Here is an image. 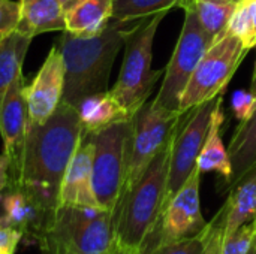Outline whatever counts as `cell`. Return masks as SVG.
Wrapping results in <instances>:
<instances>
[{
	"label": "cell",
	"instance_id": "cell-1",
	"mask_svg": "<svg viewBox=\"0 0 256 254\" xmlns=\"http://www.w3.org/2000/svg\"><path fill=\"white\" fill-rule=\"evenodd\" d=\"M82 138V127L74 105L60 102L44 123H30L16 166L10 171L8 189H18L46 211L58 208L63 175Z\"/></svg>",
	"mask_w": 256,
	"mask_h": 254
},
{
	"label": "cell",
	"instance_id": "cell-2",
	"mask_svg": "<svg viewBox=\"0 0 256 254\" xmlns=\"http://www.w3.org/2000/svg\"><path fill=\"white\" fill-rule=\"evenodd\" d=\"M172 138L118 199L114 210V228L120 252L141 254L159 225L165 204Z\"/></svg>",
	"mask_w": 256,
	"mask_h": 254
},
{
	"label": "cell",
	"instance_id": "cell-3",
	"mask_svg": "<svg viewBox=\"0 0 256 254\" xmlns=\"http://www.w3.org/2000/svg\"><path fill=\"white\" fill-rule=\"evenodd\" d=\"M126 24L111 19L102 33L92 37L62 31L57 46L64 61L63 102L75 106L81 99L108 90L112 64L124 45Z\"/></svg>",
	"mask_w": 256,
	"mask_h": 254
},
{
	"label": "cell",
	"instance_id": "cell-4",
	"mask_svg": "<svg viewBox=\"0 0 256 254\" xmlns=\"http://www.w3.org/2000/svg\"><path fill=\"white\" fill-rule=\"evenodd\" d=\"M38 244L40 254H116L114 211L60 205Z\"/></svg>",
	"mask_w": 256,
	"mask_h": 254
},
{
	"label": "cell",
	"instance_id": "cell-5",
	"mask_svg": "<svg viewBox=\"0 0 256 254\" xmlns=\"http://www.w3.org/2000/svg\"><path fill=\"white\" fill-rule=\"evenodd\" d=\"M166 12L138 19L136 25L126 28L124 55L118 78L110 90L129 118L148 100L160 79V70L152 67L153 42Z\"/></svg>",
	"mask_w": 256,
	"mask_h": 254
},
{
	"label": "cell",
	"instance_id": "cell-6",
	"mask_svg": "<svg viewBox=\"0 0 256 254\" xmlns=\"http://www.w3.org/2000/svg\"><path fill=\"white\" fill-rule=\"evenodd\" d=\"M183 114L182 111L166 109L154 99L147 100L134 114L123 192L135 184L153 157L171 141Z\"/></svg>",
	"mask_w": 256,
	"mask_h": 254
},
{
	"label": "cell",
	"instance_id": "cell-7",
	"mask_svg": "<svg viewBox=\"0 0 256 254\" xmlns=\"http://www.w3.org/2000/svg\"><path fill=\"white\" fill-rule=\"evenodd\" d=\"M130 120L114 123L92 135L93 192L99 207L114 211L122 196L128 166Z\"/></svg>",
	"mask_w": 256,
	"mask_h": 254
},
{
	"label": "cell",
	"instance_id": "cell-8",
	"mask_svg": "<svg viewBox=\"0 0 256 254\" xmlns=\"http://www.w3.org/2000/svg\"><path fill=\"white\" fill-rule=\"evenodd\" d=\"M248 51L244 43L230 33L218 39L198 63L183 93L180 111H189L224 93Z\"/></svg>",
	"mask_w": 256,
	"mask_h": 254
},
{
	"label": "cell",
	"instance_id": "cell-9",
	"mask_svg": "<svg viewBox=\"0 0 256 254\" xmlns=\"http://www.w3.org/2000/svg\"><path fill=\"white\" fill-rule=\"evenodd\" d=\"M184 9L183 27L171 55V60L164 72L160 90L154 100L171 111H180L183 93L207 49L213 45V39L201 27L196 13L189 7Z\"/></svg>",
	"mask_w": 256,
	"mask_h": 254
},
{
	"label": "cell",
	"instance_id": "cell-10",
	"mask_svg": "<svg viewBox=\"0 0 256 254\" xmlns=\"http://www.w3.org/2000/svg\"><path fill=\"white\" fill-rule=\"evenodd\" d=\"M224 93L218 94L214 99L207 100L189 111H184L186 120L183 121L184 118V114H183L182 121L178 123L174 138H172L170 174H168L164 208L170 202V199L178 192V189L188 181L192 172L196 169V162H198L201 148L204 145L208 127H210L213 111L219 99L224 97Z\"/></svg>",
	"mask_w": 256,
	"mask_h": 254
},
{
	"label": "cell",
	"instance_id": "cell-11",
	"mask_svg": "<svg viewBox=\"0 0 256 254\" xmlns=\"http://www.w3.org/2000/svg\"><path fill=\"white\" fill-rule=\"evenodd\" d=\"M200 184L201 171L196 168L188 178V181L165 205L159 225L146 243L142 252L158 244H166L188 237H194L207 226V222L204 220L201 211Z\"/></svg>",
	"mask_w": 256,
	"mask_h": 254
},
{
	"label": "cell",
	"instance_id": "cell-12",
	"mask_svg": "<svg viewBox=\"0 0 256 254\" xmlns=\"http://www.w3.org/2000/svg\"><path fill=\"white\" fill-rule=\"evenodd\" d=\"M64 91V61L57 45H54L40 69L28 85H24V96L30 123H44L60 105Z\"/></svg>",
	"mask_w": 256,
	"mask_h": 254
},
{
	"label": "cell",
	"instance_id": "cell-13",
	"mask_svg": "<svg viewBox=\"0 0 256 254\" xmlns=\"http://www.w3.org/2000/svg\"><path fill=\"white\" fill-rule=\"evenodd\" d=\"M60 205L99 207L93 192V141L90 133H82L81 142L63 175L58 193Z\"/></svg>",
	"mask_w": 256,
	"mask_h": 254
},
{
	"label": "cell",
	"instance_id": "cell-14",
	"mask_svg": "<svg viewBox=\"0 0 256 254\" xmlns=\"http://www.w3.org/2000/svg\"><path fill=\"white\" fill-rule=\"evenodd\" d=\"M26 79L22 72L8 88L0 105V136L3 153L10 157V171L16 166L28 127V109L24 96Z\"/></svg>",
	"mask_w": 256,
	"mask_h": 254
},
{
	"label": "cell",
	"instance_id": "cell-15",
	"mask_svg": "<svg viewBox=\"0 0 256 254\" xmlns=\"http://www.w3.org/2000/svg\"><path fill=\"white\" fill-rule=\"evenodd\" d=\"M3 222L38 243L45 229L52 222L56 213L46 211L33 198L18 189H8L3 193Z\"/></svg>",
	"mask_w": 256,
	"mask_h": 254
},
{
	"label": "cell",
	"instance_id": "cell-16",
	"mask_svg": "<svg viewBox=\"0 0 256 254\" xmlns=\"http://www.w3.org/2000/svg\"><path fill=\"white\" fill-rule=\"evenodd\" d=\"M222 228V240L256 219V165L230 187V196L213 217Z\"/></svg>",
	"mask_w": 256,
	"mask_h": 254
},
{
	"label": "cell",
	"instance_id": "cell-17",
	"mask_svg": "<svg viewBox=\"0 0 256 254\" xmlns=\"http://www.w3.org/2000/svg\"><path fill=\"white\" fill-rule=\"evenodd\" d=\"M16 31L27 37L48 31H64L66 12L58 0H20Z\"/></svg>",
	"mask_w": 256,
	"mask_h": 254
},
{
	"label": "cell",
	"instance_id": "cell-18",
	"mask_svg": "<svg viewBox=\"0 0 256 254\" xmlns=\"http://www.w3.org/2000/svg\"><path fill=\"white\" fill-rule=\"evenodd\" d=\"M222 102L224 97L219 99L213 115L210 121V127L204 141V145L201 148L196 168L204 172H216L222 175L224 178V187H228L231 183V175H232V168H231V160L228 154V148H225L224 141H222V124L225 120L224 109H222Z\"/></svg>",
	"mask_w": 256,
	"mask_h": 254
},
{
	"label": "cell",
	"instance_id": "cell-19",
	"mask_svg": "<svg viewBox=\"0 0 256 254\" xmlns=\"http://www.w3.org/2000/svg\"><path fill=\"white\" fill-rule=\"evenodd\" d=\"M82 133H96L114 123L130 120L110 90L90 94L76 105Z\"/></svg>",
	"mask_w": 256,
	"mask_h": 254
},
{
	"label": "cell",
	"instance_id": "cell-20",
	"mask_svg": "<svg viewBox=\"0 0 256 254\" xmlns=\"http://www.w3.org/2000/svg\"><path fill=\"white\" fill-rule=\"evenodd\" d=\"M112 19V0H82L66 12V31L80 37L102 33Z\"/></svg>",
	"mask_w": 256,
	"mask_h": 254
},
{
	"label": "cell",
	"instance_id": "cell-21",
	"mask_svg": "<svg viewBox=\"0 0 256 254\" xmlns=\"http://www.w3.org/2000/svg\"><path fill=\"white\" fill-rule=\"evenodd\" d=\"M228 154L231 160L232 175L226 190H230L231 186L243 178L244 174L256 165V106L254 114L246 121L238 123L230 141Z\"/></svg>",
	"mask_w": 256,
	"mask_h": 254
},
{
	"label": "cell",
	"instance_id": "cell-22",
	"mask_svg": "<svg viewBox=\"0 0 256 254\" xmlns=\"http://www.w3.org/2000/svg\"><path fill=\"white\" fill-rule=\"evenodd\" d=\"M32 40V37L15 30L0 42V105L10 84L22 72V63Z\"/></svg>",
	"mask_w": 256,
	"mask_h": 254
},
{
	"label": "cell",
	"instance_id": "cell-23",
	"mask_svg": "<svg viewBox=\"0 0 256 254\" xmlns=\"http://www.w3.org/2000/svg\"><path fill=\"white\" fill-rule=\"evenodd\" d=\"M189 6L204 28V31L213 39V43L226 33L228 21L236 9L231 3H216L208 0H186L182 7Z\"/></svg>",
	"mask_w": 256,
	"mask_h": 254
},
{
	"label": "cell",
	"instance_id": "cell-24",
	"mask_svg": "<svg viewBox=\"0 0 256 254\" xmlns=\"http://www.w3.org/2000/svg\"><path fill=\"white\" fill-rule=\"evenodd\" d=\"M186 0H112V19L120 22L138 21L156 13L182 7Z\"/></svg>",
	"mask_w": 256,
	"mask_h": 254
},
{
	"label": "cell",
	"instance_id": "cell-25",
	"mask_svg": "<svg viewBox=\"0 0 256 254\" xmlns=\"http://www.w3.org/2000/svg\"><path fill=\"white\" fill-rule=\"evenodd\" d=\"M216 229L218 225L214 220H212L200 234L194 237H188L166 244H158L152 249H147L141 254H206Z\"/></svg>",
	"mask_w": 256,
	"mask_h": 254
},
{
	"label": "cell",
	"instance_id": "cell-26",
	"mask_svg": "<svg viewBox=\"0 0 256 254\" xmlns=\"http://www.w3.org/2000/svg\"><path fill=\"white\" fill-rule=\"evenodd\" d=\"M226 33L238 37L248 49H252L255 46L252 19H250V13L244 0H240L236 4V9L228 21Z\"/></svg>",
	"mask_w": 256,
	"mask_h": 254
},
{
	"label": "cell",
	"instance_id": "cell-27",
	"mask_svg": "<svg viewBox=\"0 0 256 254\" xmlns=\"http://www.w3.org/2000/svg\"><path fill=\"white\" fill-rule=\"evenodd\" d=\"M256 241V222H249L222 240L220 254H249Z\"/></svg>",
	"mask_w": 256,
	"mask_h": 254
},
{
	"label": "cell",
	"instance_id": "cell-28",
	"mask_svg": "<svg viewBox=\"0 0 256 254\" xmlns=\"http://www.w3.org/2000/svg\"><path fill=\"white\" fill-rule=\"evenodd\" d=\"M20 21V3L14 0H0V42L14 33Z\"/></svg>",
	"mask_w": 256,
	"mask_h": 254
},
{
	"label": "cell",
	"instance_id": "cell-29",
	"mask_svg": "<svg viewBox=\"0 0 256 254\" xmlns=\"http://www.w3.org/2000/svg\"><path fill=\"white\" fill-rule=\"evenodd\" d=\"M256 106V97L250 91H244V90H237L232 94L231 99V109L236 115V118L238 120V123L246 121L255 111Z\"/></svg>",
	"mask_w": 256,
	"mask_h": 254
},
{
	"label": "cell",
	"instance_id": "cell-30",
	"mask_svg": "<svg viewBox=\"0 0 256 254\" xmlns=\"http://www.w3.org/2000/svg\"><path fill=\"white\" fill-rule=\"evenodd\" d=\"M22 234L0 219V254H15Z\"/></svg>",
	"mask_w": 256,
	"mask_h": 254
},
{
	"label": "cell",
	"instance_id": "cell-31",
	"mask_svg": "<svg viewBox=\"0 0 256 254\" xmlns=\"http://www.w3.org/2000/svg\"><path fill=\"white\" fill-rule=\"evenodd\" d=\"M10 157L6 153L0 154V193L6 192L10 184Z\"/></svg>",
	"mask_w": 256,
	"mask_h": 254
},
{
	"label": "cell",
	"instance_id": "cell-32",
	"mask_svg": "<svg viewBox=\"0 0 256 254\" xmlns=\"http://www.w3.org/2000/svg\"><path fill=\"white\" fill-rule=\"evenodd\" d=\"M214 220V219H213ZM216 222V220H214ZM216 225H218V229H216V232H214V235H213V238H212V243H210V246H208V250H207V253L206 254H220V246H222V228L219 226V223L216 222Z\"/></svg>",
	"mask_w": 256,
	"mask_h": 254
},
{
	"label": "cell",
	"instance_id": "cell-33",
	"mask_svg": "<svg viewBox=\"0 0 256 254\" xmlns=\"http://www.w3.org/2000/svg\"><path fill=\"white\" fill-rule=\"evenodd\" d=\"M250 13V19H252V27H254V40H255L256 46V0H244Z\"/></svg>",
	"mask_w": 256,
	"mask_h": 254
},
{
	"label": "cell",
	"instance_id": "cell-34",
	"mask_svg": "<svg viewBox=\"0 0 256 254\" xmlns=\"http://www.w3.org/2000/svg\"><path fill=\"white\" fill-rule=\"evenodd\" d=\"M82 0H58V3L63 6V9H64V12H69L70 9H74L76 4H80Z\"/></svg>",
	"mask_w": 256,
	"mask_h": 254
},
{
	"label": "cell",
	"instance_id": "cell-35",
	"mask_svg": "<svg viewBox=\"0 0 256 254\" xmlns=\"http://www.w3.org/2000/svg\"><path fill=\"white\" fill-rule=\"evenodd\" d=\"M249 91L256 97V63L255 69H254V75H252V81H250V90Z\"/></svg>",
	"mask_w": 256,
	"mask_h": 254
},
{
	"label": "cell",
	"instance_id": "cell-36",
	"mask_svg": "<svg viewBox=\"0 0 256 254\" xmlns=\"http://www.w3.org/2000/svg\"><path fill=\"white\" fill-rule=\"evenodd\" d=\"M208 1H216V3H231V4H237L240 0H208Z\"/></svg>",
	"mask_w": 256,
	"mask_h": 254
},
{
	"label": "cell",
	"instance_id": "cell-37",
	"mask_svg": "<svg viewBox=\"0 0 256 254\" xmlns=\"http://www.w3.org/2000/svg\"><path fill=\"white\" fill-rule=\"evenodd\" d=\"M4 216V208H3V193H0V219Z\"/></svg>",
	"mask_w": 256,
	"mask_h": 254
},
{
	"label": "cell",
	"instance_id": "cell-38",
	"mask_svg": "<svg viewBox=\"0 0 256 254\" xmlns=\"http://www.w3.org/2000/svg\"><path fill=\"white\" fill-rule=\"evenodd\" d=\"M249 254H256V241H255V244H254V247H252V250H250V253Z\"/></svg>",
	"mask_w": 256,
	"mask_h": 254
},
{
	"label": "cell",
	"instance_id": "cell-39",
	"mask_svg": "<svg viewBox=\"0 0 256 254\" xmlns=\"http://www.w3.org/2000/svg\"><path fill=\"white\" fill-rule=\"evenodd\" d=\"M116 254H128V253H124V252H120V250H118Z\"/></svg>",
	"mask_w": 256,
	"mask_h": 254
},
{
	"label": "cell",
	"instance_id": "cell-40",
	"mask_svg": "<svg viewBox=\"0 0 256 254\" xmlns=\"http://www.w3.org/2000/svg\"><path fill=\"white\" fill-rule=\"evenodd\" d=\"M255 222H256V219H255Z\"/></svg>",
	"mask_w": 256,
	"mask_h": 254
}]
</instances>
